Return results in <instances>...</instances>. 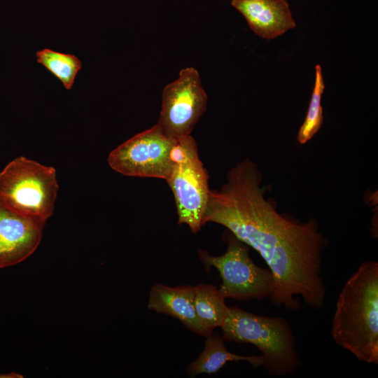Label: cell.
<instances>
[{
  "label": "cell",
  "mask_w": 378,
  "mask_h": 378,
  "mask_svg": "<svg viewBox=\"0 0 378 378\" xmlns=\"http://www.w3.org/2000/svg\"><path fill=\"white\" fill-rule=\"evenodd\" d=\"M262 182L254 162H237L220 188L210 190L203 225L220 224L259 253L273 276L272 304L296 311L300 297L321 309L326 298L321 271L328 240L316 219L301 223L278 213L265 198Z\"/></svg>",
  "instance_id": "obj_1"
},
{
  "label": "cell",
  "mask_w": 378,
  "mask_h": 378,
  "mask_svg": "<svg viewBox=\"0 0 378 378\" xmlns=\"http://www.w3.org/2000/svg\"><path fill=\"white\" fill-rule=\"evenodd\" d=\"M335 342L359 361L378 364V262H362L342 286L330 326Z\"/></svg>",
  "instance_id": "obj_2"
},
{
  "label": "cell",
  "mask_w": 378,
  "mask_h": 378,
  "mask_svg": "<svg viewBox=\"0 0 378 378\" xmlns=\"http://www.w3.org/2000/svg\"><path fill=\"white\" fill-rule=\"evenodd\" d=\"M220 328L224 340L255 346L271 375L286 376L302 365L292 327L283 317L258 315L233 306L228 307Z\"/></svg>",
  "instance_id": "obj_3"
},
{
  "label": "cell",
  "mask_w": 378,
  "mask_h": 378,
  "mask_svg": "<svg viewBox=\"0 0 378 378\" xmlns=\"http://www.w3.org/2000/svg\"><path fill=\"white\" fill-rule=\"evenodd\" d=\"M59 190L56 170L21 156L0 172V200L11 209L46 222Z\"/></svg>",
  "instance_id": "obj_4"
},
{
  "label": "cell",
  "mask_w": 378,
  "mask_h": 378,
  "mask_svg": "<svg viewBox=\"0 0 378 378\" xmlns=\"http://www.w3.org/2000/svg\"><path fill=\"white\" fill-rule=\"evenodd\" d=\"M173 167L166 180L174 195L178 224H186L194 234L203 225L209 195V175L202 162L195 139L177 140L172 150Z\"/></svg>",
  "instance_id": "obj_5"
},
{
  "label": "cell",
  "mask_w": 378,
  "mask_h": 378,
  "mask_svg": "<svg viewBox=\"0 0 378 378\" xmlns=\"http://www.w3.org/2000/svg\"><path fill=\"white\" fill-rule=\"evenodd\" d=\"M227 249L221 255H211L204 250L198 251L205 270L214 267L218 271L222 279L218 288L220 294L225 299L237 301L270 298L274 283L271 271L256 265L249 255L250 247L231 232L227 237Z\"/></svg>",
  "instance_id": "obj_6"
},
{
  "label": "cell",
  "mask_w": 378,
  "mask_h": 378,
  "mask_svg": "<svg viewBox=\"0 0 378 378\" xmlns=\"http://www.w3.org/2000/svg\"><path fill=\"white\" fill-rule=\"evenodd\" d=\"M176 142L156 124L119 145L109 153L107 162L113 170L125 176L166 181L173 167L172 154Z\"/></svg>",
  "instance_id": "obj_7"
},
{
  "label": "cell",
  "mask_w": 378,
  "mask_h": 378,
  "mask_svg": "<svg viewBox=\"0 0 378 378\" xmlns=\"http://www.w3.org/2000/svg\"><path fill=\"white\" fill-rule=\"evenodd\" d=\"M206 102L198 71L193 67L183 69L178 78L163 90L157 124L175 140L189 136L206 111Z\"/></svg>",
  "instance_id": "obj_8"
},
{
  "label": "cell",
  "mask_w": 378,
  "mask_h": 378,
  "mask_svg": "<svg viewBox=\"0 0 378 378\" xmlns=\"http://www.w3.org/2000/svg\"><path fill=\"white\" fill-rule=\"evenodd\" d=\"M45 223L0 200V268L13 266L29 258L41 242Z\"/></svg>",
  "instance_id": "obj_9"
},
{
  "label": "cell",
  "mask_w": 378,
  "mask_h": 378,
  "mask_svg": "<svg viewBox=\"0 0 378 378\" xmlns=\"http://www.w3.org/2000/svg\"><path fill=\"white\" fill-rule=\"evenodd\" d=\"M230 4L263 39H274L296 27L287 0H231Z\"/></svg>",
  "instance_id": "obj_10"
},
{
  "label": "cell",
  "mask_w": 378,
  "mask_h": 378,
  "mask_svg": "<svg viewBox=\"0 0 378 378\" xmlns=\"http://www.w3.org/2000/svg\"><path fill=\"white\" fill-rule=\"evenodd\" d=\"M194 299L193 286L170 287L162 284H155L150 290L148 308L155 312L176 318L190 330L206 337L213 330L197 316Z\"/></svg>",
  "instance_id": "obj_11"
},
{
  "label": "cell",
  "mask_w": 378,
  "mask_h": 378,
  "mask_svg": "<svg viewBox=\"0 0 378 378\" xmlns=\"http://www.w3.org/2000/svg\"><path fill=\"white\" fill-rule=\"evenodd\" d=\"M247 361L253 367L262 366L263 360L259 356H242L227 350L222 336L211 333L206 337L204 350L197 359L189 363L187 372L190 377L200 374H211L218 372L230 361Z\"/></svg>",
  "instance_id": "obj_12"
},
{
  "label": "cell",
  "mask_w": 378,
  "mask_h": 378,
  "mask_svg": "<svg viewBox=\"0 0 378 378\" xmlns=\"http://www.w3.org/2000/svg\"><path fill=\"white\" fill-rule=\"evenodd\" d=\"M195 308L199 318L214 330L220 327L227 316L225 298L214 285L200 284L194 286Z\"/></svg>",
  "instance_id": "obj_13"
},
{
  "label": "cell",
  "mask_w": 378,
  "mask_h": 378,
  "mask_svg": "<svg viewBox=\"0 0 378 378\" xmlns=\"http://www.w3.org/2000/svg\"><path fill=\"white\" fill-rule=\"evenodd\" d=\"M36 61L57 77L67 90H71L76 76L82 68L80 59L74 55L45 48L36 53Z\"/></svg>",
  "instance_id": "obj_14"
},
{
  "label": "cell",
  "mask_w": 378,
  "mask_h": 378,
  "mask_svg": "<svg viewBox=\"0 0 378 378\" xmlns=\"http://www.w3.org/2000/svg\"><path fill=\"white\" fill-rule=\"evenodd\" d=\"M325 88L321 66L316 64L314 83L308 110L297 136V140L300 144H304L309 141L322 127L323 115L321 98Z\"/></svg>",
  "instance_id": "obj_15"
},
{
  "label": "cell",
  "mask_w": 378,
  "mask_h": 378,
  "mask_svg": "<svg viewBox=\"0 0 378 378\" xmlns=\"http://www.w3.org/2000/svg\"><path fill=\"white\" fill-rule=\"evenodd\" d=\"M1 376H0V377H8V378L22 377V376H21L20 374L15 373V372H10L6 374H1Z\"/></svg>",
  "instance_id": "obj_16"
}]
</instances>
